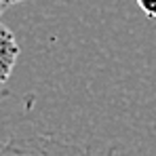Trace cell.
<instances>
[{
	"mask_svg": "<svg viewBox=\"0 0 156 156\" xmlns=\"http://www.w3.org/2000/svg\"><path fill=\"white\" fill-rule=\"evenodd\" d=\"M0 156H118L116 148H93L51 135H32L0 144Z\"/></svg>",
	"mask_w": 156,
	"mask_h": 156,
	"instance_id": "1",
	"label": "cell"
},
{
	"mask_svg": "<svg viewBox=\"0 0 156 156\" xmlns=\"http://www.w3.org/2000/svg\"><path fill=\"white\" fill-rule=\"evenodd\" d=\"M17 59H19L17 38L4 23H0V87L11 78Z\"/></svg>",
	"mask_w": 156,
	"mask_h": 156,
	"instance_id": "2",
	"label": "cell"
},
{
	"mask_svg": "<svg viewBox=\"0 0 156 156\" xmlns=\"http://www.w3.org/2000/svg\"><path fill=\"white\" fill-rule=\"evenodd\" d=\"M137 4H139V9L144 11L146 17L156 19V0H137Z\"/></svg>",
	"mask_w": 156,
	"mask_h": 156,
	"instance_id": "3",
	"label": "cell"
},
{
	"mask_svg": "<svg viewBox=\"0 0 156 156\" xmlns=\"http://www.w3.org/2000/svg\"><path fill=\"white\" fill-rule=\"evenodd\" d=\"M19 2H23V0H0V15L9 9V6H13V4H19Z\"/></svg>",
	"mask_w": 156,
	"mask_h": 156,
	"instance_id": "4",
	"label": "cell"
}]
</instances>
